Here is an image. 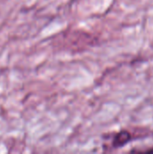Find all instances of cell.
I'll use <instances>...</instances> for the list:
<instances>
[{"instance_id": "obj_1", "label": "cell", "mask_w": 153, "mask_h": 154, "mask_svg": "<svg viewBox=\"0 0 153 154\" xmlns=\"http://www.w3.org/2000/svg\"><path fill=\"white\" fill-rule=\"evenodd\" d=\"M131 134L128 131H121L118 134H115L114 140H113V147L114 148H121L127 144L131 141Z\"/></svg>"}]
</instances>
